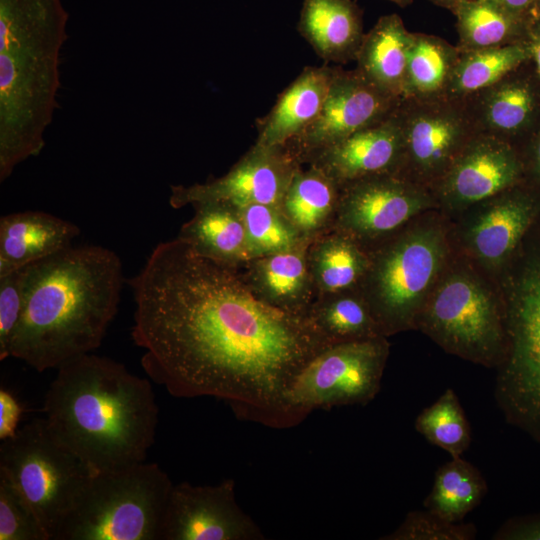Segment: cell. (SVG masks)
Segmentation results:
<instances>
[{"label":"cell","mask_w":540,"mask_h":540,"mask_svg":"<svg viewBox=\"0 0 540 540\" xmlns=\"http://www.w3.org/2000/svg\"><path fill=\"white\" fill-rule=\"evenodd\" d=\"M307 261L317 296L360 289L370 262L366 247L334 229L311 240Z\"/></svg>","instance_id":"26"},{"label":"cell","mask_w":540,"mask_h":540,"mask_svg":"<svg viewBox=\"0 0 540 540\" xmlns=\"http://www.w3.org/2000/svg\"><path fill=\"white\" fill-rule=\"evenodd\" d=\"M0 540H50L26 499L1 472Z\"/></svg>","instance_id":"35"},{"label":"cell","mask_w":540,"mask_h":540,"mask_svg":"<svg viewBox=\"0 0 540 540\" xmlns=\"http://www.w3.org/2000/svg\"><path fill=\"white\" fill-rule=\"evenodd\" d=\"M389 353L385 336L331 344L297 375L288 402L303 421L317 409L365 405L381 388Z\"/></svg>","instance_id":"10"},{"label":"cell","mask_w":540,"mask_h":540,"mask_svg":"<svg viewBox=\"0 0 540 540\" xmlns=\"http://www.w3.org/2000/svg\"><path fill=\"white\" fill-rule=\"evenodd\" d=\"M457 19L460 51L526 42L533 17L514 13L490 0H463L452 12Z\"/></svg>","instance_id":"28"},{"label":"cell","mask_w":540,"mask_h":540,"mask_svg":"<svg viewBox=\"0 0 540 540\" xmlns=\"http://www.w3.org/2000/svg\"><path fill=\"white\" fill-rule=\"evenodd\" d=\"M403 155V137L395 112L386 120L359 130L320 151L306 163L340 185L364 177L397 174Z\"/></svg>","instance_id":"19"},{"label":"cell","mask_w":540,"mask_h":540,"mask_svg":"<svg viewBox=\"0 0 540 540\" xmlns=\"http://www.w3.org/2000/svg\"><path fill=\"white\" fill-rule=\"evenodd\" d=\"M337 66L306 67L278 96L264 117L256 121L255 144L283 146L319 115Z\"/></svg>","instance_id":"22"},{"label":"cell","mask_w":540,"mask_h":540,"mask_svg":"<svg viewBox=\"0 0 540 540\" xmlns=\"http://www.w3.org/2000/svg\"><path fill=\"white\" fill-rule=\"evenodd\" d=\"M300 166L284 146L254 144L224 176L205 183L172 186L169 203L175 209L211 200L236 207L267 204L280 208Z\"/></svg>","instance_id":"15"},{"label":"cell","mask_w":540,"mask_h":540,"mask_svg":"<svg viewBox=\"0 0 540 540\" xmlns=\"http://www.w3.org/2000/svg\"><path fill=\"white\" fill-rule=\"evenodd\" d=\"M528 43L530 45L532 59L534 61L536 70L540 77V20L539 19H533L531 23L529 35H528Z\"/></svg>","instance_id":"41"},{"label":"cell","mask_w":540,"mask_h":540,"mask_svg":"<svg viewBox=\"0 0 540 540\" xmlns=\"http://www.w3.org/2000/svg\"><path fill=\"white\" fill-rule=\"evenodd\" d=\"M173 485L145 461L97 472L57 540H161Z\"/></svg>","instance_id":"8"},{"label":"cell","mask_w":540,"mask_h":540,"mask_svg":"<svg viewBox=\"0 0 540 540\" xmlns=\"http://www.w3.org/2000/svg\"><path fill=\"white\" fill-rule=\"evenodd\" d=\"M435 5L446 8L451 12L463 1V0H429Z\"/></svg>","instance_id":"43"},{"label":"cell","mask_w":540,"mask_h":540,"mask_svg":"<svg viewBox=\"0 0 540 540\" xmlns=\"http://www.w3.org/2000/svg\"><path fill=\"white\" fill-rule=\"evenodd\" d=\"M414 427L430 444L443 449L451 458L462 456L472 441L470 424L451 388L419 413Z\"/></svg>","instance_id":"33"},{"label":"cell","mask_w":540,"mask_h":540,"mask_svg":"<svg viewBox=\"0 0 540 540\" xmlns=\"http://www.w3.org/2000/svg\"><path fill=\"white\" fill-rule=\"evenodd\" d=\"M308 316L332 344L383 336L360 289L317 296Z\"/></svg>","instance_id":"29"},{"label":"cell","mask_w":540,"mask_h":540,"mask_svg":"<svg viewBox=\"0 0 540 540\" xmlns=\"http://www.w3.org/2000/svg\"><path fill=\"white\" fill-rule=\"evenodd\" d=\"M411 37L399 15L380 17L364 34L356 69L385 93L403 99Z\"/></svg>","instance_id":"25"},{"label":"cell","mask_w":540,"mask_h":540,"mask_svg":"<svg viewBox=\"0 0 540 540\" xmlns=\"http://www.w3.org/2000/svg\"><path fill=\"white\" fill-rule=\"evenodd\" d=\"M540 217V191L522 182L449 217L457 251L496 279Z\"/></svg>","instance_id":"12"},{"label":"cell","mask_w":540,"mask_h":540,"mask_svg":"<svg viewBox=\"0 0 540 540\" xmlns=\"http://www.w3.org/2000/svg\"><path fill=\"white\" fill-rule=\"evenodd\" d=\"M308 166L296 170L280 208L305 239L313 240L331 229L340 184L319 168Z\"/></svg>","instance_id":"27"},{"label":"cell","mask_w":540,"mask_h":540,"mask_svg":"<svg viewBox=\"0 0 540 540\" xmlns=\"http://www.w3.org/2000/svg\"><path fill=\"white\" fill-rule=\"evenodd\" d=\"M495 281L506 329L495 402L508 424L540 443V217Z\"/></svg>","instance_id":"6"},{"label":"cell","mask_w":540,"mask_h":540,"mask_svg":"<svg viewBox=\"0 0 540 540\" xmlns=\"http://www.w3.org/2000/svg\"><path fill=\"white\" fill-rule=\"evenodd\" d=\"M531 58L528 40L502 47L460 51L445 96L464 99L491 86Z\"/></svg>","instance_id":"32"},{"label":"cell","mask_w":540,"mask_h":540,"mask_svg":"<svg viewBox=\"0 0 540 540\" xmlns=\"http://www.w3.org/2000/svg\"><path fill=\"white\" fill-rule=\"evenodd\" d=\"M369 267L360 290L383 336L416 329L434 285L456 248L450 218L425 212L366 247Z\"/></svg>","instance_id":"5"},{"label":"cell","mask_w":540,"mask_h":540,"mask_svg":"<svg viewBox=\"0 0 540 540\" xmlns=\"http://www.w3.org/2000/svg\"><path fill=\"white\" fill-rule=\"evenodd\" d=\"M531 16L534 18V19H539L540 20V0H538L535 5L533 6L532 10H531Z\"/></svg>","instance_id":"44"},{"label":"cell","mask_w":540,"mask_h":540,"mask_svg":"<svg viewBox=\"0 0 540 540\" xmlns=\"http://www.w3.org/2000/svg\"><path fill=\"white\" fill-rule=\"evenodd\" d=\"M461 100L478 133L519 151L540 130V77L532 58Z\"/></svg>","instance_id":"18"},{"label":"cell","mask_w":540,"mask_h":540,"mask_svg":"<svg viewBox=\"0 0 540 540\" xmlns=\"http://www.w3.org/2000/svg\"><path fill=\"white\" fill-rule=\"evenodd\" d=\"M43 411L52 434L94 473L144 462L159 413L146 378L93 352L57 368Z\"/></svg>","instance_id":"3"},{"label":"cell","mask_w":540,"mask_h":540,"mask_svg":"<svg viewBox=\"0 0 540 540\" xmlns=\"http://www.w3.org/2000/svg\"><path fill=\"white\" fill-rule=\"evenodd\" d=\"M396 116L403 137L397 174L430 191L479 134L464 102L445 95L402 99Z\"/></svg>","instance_id":"11"},{"label":"cell","mask_w":540,"mask_h":540,"mask_svg":"<svg viewBox=\"0 0 540 540\" xmlns=\"http://www.w3.org/2000/svg\"><path fill=\"white\" fill-rule=\"evenodd\" d=\"M487 490L486 480L473 464L462 456L451 458L437 469L424 507L449 522H462Z\"/></svg>","instance_id":"30"},{"label":"cell","mask_w":540,"mask_h":540,"mask_svg":"<svg viewBox=\"0 0 540 540\" xmlns=\"http://www.w3.org/2000/svg\"><path fill=\"white\" fill-rule=\"evenodd\" d=\"M131 336L148 377L179 398L215 397L272 428L303 422L288 402L301 370L332 343L310 320L261 300L240 269L178 238L157 244L128 280Z\"/></svg>","instance_id":"1"},{"label":"cell","mask_w":540,"mask_h":540,"mask_svg":"<svg viewBox=\"0 0 540 540\" xmlns=\"http://www.w3.org/2000/svg\"><path fill=\"white\" fill-rule=\"evenodd\" d=\"M402 99L385 93L355 68L337 66L319 115L283 145L301 164L353 133L389 118Z\"/></svg>","instance_id":"14"},{"label":"cell","mask_w":540,"mask_h":540,"mask_svg":"<svg viewBox=\"0 0 540 540\" xmlns=\"http://www.w3.org/2000/svg\"><path fill=\"white\" fill-rule=\"evenodd\" d=\"M524 182L520 151L500 139L477 134L433 186L438 209L453 217Z\"/></svg>","instance_id":"16"},{"label":"cell","mask_w":540,"mask_h":540,"mask_svg":"<svg viewBox=\"0 0 540 540\" xmlns=\"http://www.w3.org/2000/svg\"><path fill=\"white\" fill-rule=\"evenodd\" d=\"M436 209L429 189L395 173L374 175L340 185L331 229L367 247Z\"/></svg>","instance_id":"13"},{"label":"cell","mask_w":540,"mask_h":540,"mask_svg":"<svg viewBox=\"0 0 540 540\" xmlns=\"http://www.w3.org/2000/svg\"><path fill=\"white\" fill-rule=\"evenodd\" d=\"M238 208L246 228L252 258L289 251L311 241L299 233L279 207L251 204Z\"/></svg>","instance_id":"34"},{"label":"cell","mask_w":540,"mask_h":540,"mask_svg":"<svg viewBox=\"0 0 540 540\" xmlns=\"http://www.w3.org/2000/svg\"><path fill=\"white\" fill-rule=\"evenodd\" d=\"M0 472L26 499L50 540H57L95 474L52 434L44 417L2 440Z\"/></svg>","instance_id":"9"},{"label":"cell","mask_w":540,"mask_h":540,"mask_svg":"<svg viewBox=\"0 0 540 540\" xmlns=\"http://www.w3.org/2000/svg\"><path fill=\"white\" fill-rule=\"evenodd\" d=\"M473 523L449 522L429 510L407 513L402 523L382 540H474Z\"/></svg>","instance_id":"36"},{"label":"cell","mask_w":540,"mask_h":540,"mask_svg":"<svg viewBox=\"0 0 540 540\" xmlns=\"http://www.w3.org/2000/svg\"><path fill=\"white\" fill-rule=\"evenodd\" d=\"M297 30L324 61L345 64L364 37L362 10L353 0H303Z\"/></svg>","instance_id":"24"},{"label":"cell","mask_w":540,"mask_h":540,"mask_svg":"<svg viewBox=\"0 0 540 540\" xmlns=\"http://www.w3.org/2000/svg\"><path fill=\"white\" fill-rule=\"evenodd\" d=\"M23 271L24 310L10 357L43 372L95 351L118 312L119 256L99 245H72Z\"/></svg>","instance_id":"2"},{"label":"cell","mask_w":540,"mask_h":540,"mask_svg":"<svg viewBox=\"0 0 540 540\" xmlns=\"http://www.w3.org/2000/svg\"><path fill=\"white\" fill-rule=\"evenodd\" d=\"M388 1H391L400 7H406L409 4H411L413 0H388Z\"/></svg>","instance_id":"45"},{"label":"cell","mask_w":540,"mask_h":540,"mask_svg":"<svg viewBox=\"0 0 540 540\" xmlns=\"http://www.w3.org/2000/svg\"><path fill=\"white\" fill-rule=\"evenodd\" d=\"M416 329L446 353L486 368L496 369L505 357V316L497 283L457 249L429 294Z\"/></svg>","instance_id":"7"},{"label":"cell","mask_w":540,"mask_h":540,"mask_svg":"<svg viewBox=\"0 0 540 540\" xmlns=\"http://www.w3.org/2000/svg\"><path fill=\"white\" fill-rule=\"evenodd\" d=\"M68 18L61 0H0L1 182L45 146Z\"/></svg>","instance_id":"4"},{"label":"cell","mask_w":540,"mask_h":540,"mask_svg":"<svg viewBox=\"0 0 540 540\" xmlns=\"http://www.w3.org/2000/svg\"><path fill=\"white\" fill-rule=\"evenodd\" d=\"M524 182L540 191V130L520 149Z\"/></svg>","instance_id":"39"},{"label":"cell","mask_w":540,"mask_h":540,"mask_svg":"<svg viewBox=\"0 0 540 540\" xmlns=\"http://www.w3.org/2000/svg\"><path fill=\"white\" fill-rule=\"evenodd\" d=\"M514 13L530 14L538 0H490Z\"/></svg>","instance_id":"42"},{"label":"cell","mask_w":540,"mask_h":540,"mask_svg":"<svg viewBox=\"0 0 540 540\" xmlns=\"http://www.w3.org/2000/svg\"><path fill=\"white\" fill-rule=\"evenodd\" d=\"M235 483L173 485L161 540H260V527L237 504Z\"/></svg>","instance_id":"17"},{"label":"cell","mask_w":540,"mask_h":540,"mask_svg":"<svg viewBox=\"0 0 540 540\" xmlns=\"http://www.w3.org/2000/svg\"><path fill=\"white\" fill-rule=\"evenodd\" d=\"M494 540H540V513L513 517L493 534Z\"/></svg>","instance_id":"38"},{"label":"cell","mask_w":540,"mask_h":540,"mask_svg":"<svg viewBox=\"0 0 540 540\" xmlns=\"http://www.w3.org/2000/svg\"><path fill=\"white\" fill-rule=\"evenodd\" d=\"M21 408L16 399L6 390L0 391V439L5 440L17 431Z\"/></svg>","instance_id":"40"},{"label":"cell","mask_w":540,"mask_h":540,"mask_svg":"<svg viewBox=\"0 0 540 540\" xmlns=\"http://www.w3.org/2000/svg\"><path fill=\"white\" fill-rule=\"evenodd\" d=\"M459 54L457 45L438 36L412 32L403 99L445 95Z\"/></svg>","instance_id":"31"},{"label":"cell","mask_w":540,"mask_h":540,"mask_svg":"<svg viewBox=\"0 0 540 540\" xmlns=\"http://www.w3.org/2000/svg\"><path fill=\"white\" fill-rule=\"evenodd\" d=\"M193 217L177 238L198 255L239 268L252 258L246 228L238 207L223 201L192 205Z\"/></svg>","instance_id":"23"},{"label":"cell","mask_w":540,"mask_h":540,"mask_svg":"<svg viewBox=\"0 0 540 540\" xmlns=\"http://www.w3.org/2000/svg\"><path fill=\"white\" fill-rule=\"evenodd\" d=\"M80 228L43 211L9 213L0 218V276L72 246Z\"/></svg>","instance_id":"21"},{"label":"cell","mask_w":540,"mask_h":540,"mask_svg":"<svg viewBox=\"0 0 540 540\" xmlns=\"http://www.w3.org/2000/svg\"><path fill=\"white\" fill-rule=\"evenodd\" d=\"M310 242L289 251L253 257L239 267L256 296L284 311L307 315L317 297L307 261Z\"/></svg>","instance_id":"20"},{"label":"cell","mask_w":540,"mask_h":540,"mask_svg":"<svg viewBox=\"0 0 540 540\" xmlns=\"http://www.w3.org/2000/svg\"><path fill=\"white\" fill-rule=\"evenodd\" d=\"M24 310L23 267L0 276V360L10 357L13 335Z\"/></svg>","instance_id":"37"}]
</instances>
